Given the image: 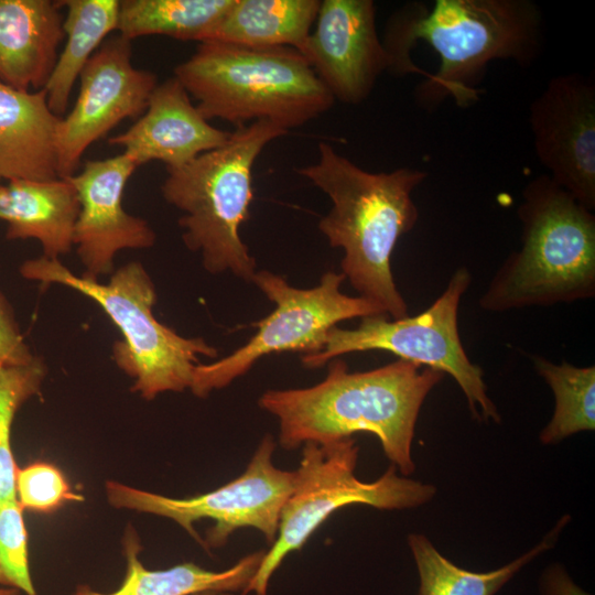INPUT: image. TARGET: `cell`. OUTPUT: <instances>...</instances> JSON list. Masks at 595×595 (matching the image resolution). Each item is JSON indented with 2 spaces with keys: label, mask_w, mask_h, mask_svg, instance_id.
I'll return each instance as SVG.
<instances>
[{
  "label": "cell",
  "mask_w": 595,
  "mask_h": 595,
  "mask_svg": "<svg viewBox=\"0 0 595 595\" xmlns=\"http://www.w3.org/2000/svg\"><path fill=\"white\" fill-rule=\"evenodd\" d=\"M382 45L393 76L419 74V106L433 110L447 98L466 108L484 93L490 62L529 67L543 46V17L531 0L412 1L386 22Z\"/></svg>",
  "instance_id": "6da1fadb"
},
{
  "label": "cell",
  "mask_w": 595,
  "mask_h": 595,
  "mask_svg": "<svg viewBox=\"0 0 595 595\" xmlns=\"http://www.w3.org/2000/svg\"><path fill=\"white\" fill-rule=\"evenodd\" d=\"M327 375L306 388L270 389L258 404L279 421V444L293 451L305 443L325 444L358 432L378 437L386 457L401 475L415 469L411 448L421 407L444 374L398 359L350 372L340 357Z\"/></svg>",
  "instance_id": "7a4b0ae2"
},
{
  "label": "cell",
  "mask_w": 595,
  "mask_h": 595,
  "mask_svg": "<svg viewBox=\"0 0 595 595\" xmlns=\"http://www.w3.org/2000/svg\"><path fill=\"white\" fill-rule=\"evenodd\" d=\"M296 173L332 202L318 228L331 247L343 249L345 279L391 320L408 316L407 302L391 271V255L400 237L418 221L411 195L428 173L412 167L366 171L326 142L318 144L317 162Z\"/></svg>",
  "instance_id": "3957f363"
},
{
  "label": "cell",
  "mask_w": 595,
  "mask_h": 595,
  "mask_svg": "<svg viewBox=\"0 0 595 595\" xmlns=\"http://www.w3.org/2000/svg\"><path fill=\"white\" fill-rule=\"evenodd\" d=\"M521 248L510 252L479 299L488 312L595 296V215L548 174L532 178L517 209Z\"/></svg>",
  "instance_id": "277c9868"
},
{
  "label": "cell",
  "mask_w": 595,
  "mask_h": 595,
  "mask_svg": "<svg viewBox=\"0 0 595 595\" xmlns=\"http://www.w3.org/2000/svg\"><path fill=\"white\" fill-rule=\"evenodd\" d=\"M174 77L207 121L218 118L236 127L267 120L289 131L335 102L303 55L290 46L202 42L174 68Z\"/></svg>",
  "instance_id": "5b68a950"
},
{
  "label": "cell",
  "mask_w": 595,
  "mask_h": 595,
  "mask_svg": "<svg viewBox=\"0 0 595 595\" xmlns=\"http://www.w3.org/2000/svg\"><path fill=\"white\" fill-rule=\"evenodd\" d=\"M288 131L260 120L237 127L225 144L175 169L161 192L181 210L185 246L202 256L209 273L230 272L251 282L257 262L239 235L253 198L252 169L266 145Z\"/></svg>",
  "instance_id": "8992f818"
},
{
  "label": "cell",
  "mask_w": 595,
  "mask_h": 595,
  "mask_svg": "<svg viewBox=\"0 0 595 595\" xmlns=\"http://www.w3.org/2000/svg\"><path fill=\"white\" fill-rule=\"evenodd\" d=\"M20 273L44 285L68 286L94 300L122 334V340L113 345L116 364L133 378L132 390L147 400L190 389L198 357L218 356L203 338L183 337L154 317L155 288L139 262L119 268L108 283L75 275L58 259L44 256L23 262Z\"/></svg>",
  "instance_id": "52a82bcc"
},
{
  "label": "cell",
  "mask_w": 595,
  "mask_h": 595,
  "mask_svg": "<svg viewBox=\"0 0 595 595\" xmlns=\"http://www.w3.org/2000/svg\"><path fill=\"white\" fill-rule=\"evenodd\" d=\"M302 446L300 466L294 470V486L283 506L277 538L242 595L250 592L267 595L269 581L284 558L300 550L336 510L354 504L380 510H403L422 506L435 496L433 485L400 476L393 465L375 482L358 479L355 468L359 447L353 436Z\"/></svg>",
  "instance_id": "ba28073f"
},
{
  "label": "cell",
  "mask_w": 595,
  "mask_h": 595,
  "mask_svg": "<svg viewBox=\"0 0 595 595\" xmlns=\"http://www.w3.org/2000/svg\"><path fill=\"white\" fill-rule=\"evenodd\" d=\"M470 282L469 270L459 267L425 311L398 320L386 315L363 317L356 328L335 326L323 348L302 355L301 363L316 369L349 353L389 351L399 359L448 374L462 389L476 421L499 423L501 416L488 396L484 371L469 360L458 333V306Z\"/></svg>",
  "instance_id": "9c48e42d"
},
{
  "label": "cell",
  "mask_w": 595,
  "mask_h": 595,
  "mask_svg": "<svg viewBox=\"0 0 595 595\" xmlns=\"http://www.w3.org/2000/svg\"><path fill=\"white\" fill-rule=\"evenodd\" d=\"M344 281L342 272L327 271L318 285L301 289L291 285L282 275L268 270L257 271L251 282L274 304V310L255 323L258 331L244 346L210 364H197L191 391L204 398L246 375L264 356L283 351L317 353L328 332L338 323L386 315L371 301L343 293Z\"/></svg>",
  "instance_id": "30bf717a"
},
{
  "label": "cell",
  "mask_w": 595,
  "mask_h": 595,
  "mask_svg": "<svg viewBox=\"0 0 595 595\" xmlns=\"http://www.w3.org/2000/svg\"><path fill=\"white\" fill-rule=\"evenodd\" d=\"M274 450L275 442L272 435L267 434L240 476L194 497L171 498L115 482L107 483V497L113 507L172 519L203 544L194 522L213 520L215 524L206 533L207 548L223 547L240 528H255L269 543H273L283 506L295 480V472L274 465Z\"/></svg>",
  "instance_id": "8fae6325"
},
{
  "label": "cell",
  "mask_w": 595,
  "mask_h": 595,
  "mask_svg": "<svg viewBox=\"0 0 595 595\" xmlns=\"http://www.w3.org/2000/svg\"><path fill=\"white\" fill-rule=\"evenodd\" d=\"M78 78L76 102L56 130L60 178L77 172L83 153L93 142L122 120L141 117L158 85L155 74L132 65L131 41L120 34L102 42Z\"/></svg>",
  "instance_id": "7c38bea8"
},
{
  "label": "cell",
  "mask_w": 595,
  "mask_h": 595,
  "mask_svg": "<svg viewBox=\"0 0 595 595\" xmlns=\"http://www.w3.org/2000/svg\"><path fill=\"white\" fill-rule=\"evenodd\" d=\"M534 151L549 176L595 209V80L570 73L552 77L531 102Z\"/></svg>",
  "instance_id": "4fadbf2b"
},
{
  "label": "cell",
  "mask_w": 595,
  "mask_h": 595,
  "mask_svg": "<svg viewBox=\"0 0 595 595\" xmlns=\"http://www.w3.org/2000/svg\"><path fill=\"white\" fill-rule=\"evenodd\" d=\"M335 100L358 105L389 72L372 0L321 1L315 29L298 50Z\"/></svg>",
  "instance_id": "5bb4252c"
},
{
  "label": "cell",
  "mask_w": 595,
  "mask_h": 595,
  "mask_svg": "<svg viewBox=\"0 0 595 595\" xmlns=\"http://www.w3.org/2000/svg\"><path fill=\"white\" fill-rule=\"evenodd\" d=\"M137 167L122 152L86 161L80 172L68 177L79 201L73 245L86 269L83 277L97 280L111 273L118 251L149 248L155 242L148 221L130 215L122 206L123 190Z\"/></svg>",
  "instance_id": "9a60e30c"
},
{
  "label": "cell",
  "mask_w": 595,
  "mask_h": 595,
  "mask_svg": "<svg viewBox=\"0 0 595 595\" xmlns=\"http://www.w3.org/2000/svg\"><path fill=\"white\" fill-rule=\"evenodd\" d=\"M229 136L201 115L173 76L156 85L143 115L108 142L122 148L138 166L156 160L175 169L221 147Z\"/></svg>",
  "instance_id": "2e32d148"
},
{
  "label": "cell",
  "mask_w": 595,
  "mask_h": 595,
  "mask_svg": "<svg viewBox=\"0 0 595 595\" xmlns=\"http://www.w3.org/2000/svg\"><path fill=\"white\" fill-rule=\"evenodd\" d=\"M62 7L51 0H0V80L44 89L64 40Z\"/></svg>",
  "instance_id": "e0dca14e"
},
{
  "label": "cell",
  "mask_w": 595,
  "mask_h": 595,
  "mask_svg": "<svg viewBox=\"0 0 595 595\" xmlns=\"http://www.w3.org/2000/svg\"><path fill=\"white\" fill-rule=\"evenodd\" d=\"M46 93L20 90L0 80V182L57 178L56 130Z\"/></svg>",
  "instance_id": "ac0fdd59"
},
{
  "label": "cell",
  "mask_w": 595,
  "mask_h": 595,
  "mask_svg": "<svg viewBox=\"0 0 595 595\" xmlns=\"http://www.w3.org/2000/svg\"><path fill=\"white\" fill-rule=\"evenodd\" d=\"M78 213V196L68 178L0 182V219L8 224L7 239H36L46 258L58 259L71 251Z\"/></svg>",
  "instance_id": "d6986e66"
},
{
  "label": "cell",
  "mask_w": 595,
  "mask_h": 595,
  "mask_svg": "<svg viewBox=\"0 0 595 595\" xmlns=\"http://www.w3.org/2000/svg\"><path fill=\"white\" fill-rule=\"evenodd\" d=\"M140 545L133 530L125 537L127 572L121 586L100 593L79 585L72 595H201L244 591L258 571L266 551L241 558L231 567L215 572L186 562L165 570H149L139 560Z\"/></svg>",
  "instance_id": "ffe728a7"
},
{
  "label": "cell",
  "mask_w": 595,
  "mask_h": 595,
  "mask_svg": "<svg viewBox=\"0 0 595 595\" xmlns=\"http://www.w3.org/2000/svg\"><path fill=\"white\" fill-rule=\"evenodd\" d=\"M320 0H235L209 41L299 50L315 23Z\"/></svg>",
  "instance_id": "44dd1931"
},
{
  "label": "cell",
  "mask_w": 595,
  "mask_h": 595,
  "mask_svg": "<svg viewBox=\"0 0 595 595\" xmlns=\"http://www.w3.org/2000/svg\"><path fill=\"white\" fill-rule=\"evenodd\" d=\"M66 8L63 31L66 43L44 87L47 105L62 117L68 105L74 84L86 63L108 35L118 30V0H64Z\"/></svg>",
  "instance_id": "7402d4cb"
},
{
  "label": "cell",
  "mask_w": 595,
  "mask_h": 595,
  "mask_svg": "<svg viewBox=\"0 0 595 595\" xmlns=\"http://www.w3.org/2000/svg\"><path fill=\"white\" fill-rule=\"evenodd\" d=\"M569 520V516L561 518L536 547L512 562L482 573L455 565L444 558L424 534L410 533L408 544L420 578L416 595H495L524 565L554 547Z\"/></svg>",
  "instance_id": "603a6c76"
},
{
  "label": "cell",
  "mask_w": 595,
  "mask_h": 595,
  "mask_svg": "<svg viewBox=\"0 0 595 595\" xmlns=\"http://www.w3.org/2000/svg\"><path fill=\"white\" fill-rule=\"evenodd\" d=\"M235 0H122L119 34L129 41L165 35L180 41H209Z\"/></svg>",
  "instance_id": "cb8c5ba5"
},
{
  "label": "cell",
  "mask_w": 595,
  "mask_h": 595,
  "mask_svg": "<svg viewBox=\"0 0 595 595\" xmlns=\"http://www.w3.org/2000/svg\"><path fill=\"white\" fill-rule=\"evenodd\" d=\"M533 368L551 388L554 411L540 432L542 444H558L566 437L595 429V367H577L562 360L554 364L536 355Z\"/></svg>",
  "instance_id": "d4e9b609"
},
{
  "label": "cell",
  "mask_w": 595,
  "mask_h": 595,
  "mask_svg": "<svg viewBox=\"0 0 595 595\" xmlns=\"http://www.w3.org/2000/svg\"><path fill=\"white\" fill-rule=\"evenodd\" d=\"M46 374L41 358L23 365H0V502L17 500L11 432L21 405L39 393Z\"/></svg>",
  "instance_id": "484cf974"
},
{
  "label": "cell",
  "mask_w": 595,
  "mask_h": 595,
  "mask_svg": "<svg viewBox=\"0 0 595 595\" xmlns=\"http://www.w3.org/2000/svg\"><path fill=\"white\" fill-rule=\"evenodd\" d=\"M0 586L36 595L29 565L23 509L18 500L0 502Z\"/></svg>",
  "instance_id": "4316f807"
},
{
  "label": "cell",
  "mask_w": 595,
  "mask_h": 595,
  "mask_svg": "<svg viewBox=\"0 0 595 595\" xmlns=\"http://www.w3.org/2000/svg\"><path fill=\"white\" fill-rule=\"evenodd\" d=\"M17 500L21 508L33 512H53L64 504L83 500L71 488L58 467L35 462L17 470Z\"/></svg>",
  "instance_id": "83f0119b"
},
{
  "label": "cell",
  "mask_w": 595,
  "mask_h": 595,
  "mask_svg": "<svg viewBox=\"0 0 595 595\" xmlns=\"http://www.w3.org/2000/svg\"><path fill=\"white\" fill-rule=\"evenodd\" d=\"M33 358L20 332L13 310L0 292V365H23Z\"/></svg>",
  "instance_id": "f1b7e54d"
},
{
  "label": "cell",
  "mask_w": 595,
  "mask_h": 595,
  "mask_svg": "<svg viewBox=\"0 0 595 595\" xmlns=\"http://www.w3.org/2000/svg\"><path fill=\"white\" fill-rule=\"evenodd\" d=\"M543 595H588L578 588L561 565L550 566L542 578Z\"/></svg>",
  "instance_id": "f546056e"
},
{
  "label": "cell",
  "mask_w": 595,
  "mask_h": 595,
  "mask_svg": "<svg viewBox=\"0 0 595 595\" xmlns=\"http://www.w3.org/2000/svg\"><path fill=\"white\" fill-rule=\"evenodd\" d=\"M20 593L18 589L0 586V595H20Z\"/></svg>",
  "instance_id": "4dcf8cb0"
},
{
  "label": "cell",
  "mask_w": 595,
  "mask_h": 595,
  "mask_svg": "<svg viewBox=\"0 0 595 595\" xmlns=\"http://www.w3.org/2000/svg\"><path fill=\"white\" fill-rule=\"evenodd\" d=\"M201 595H213L212 593H207V594H201Z\"/></svg>",
  "instance_id": "1f68e13d"
}]
</instances>
